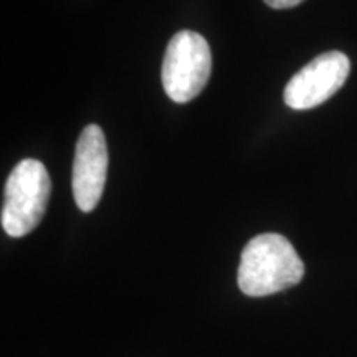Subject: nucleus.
<instances>
[{
  "label": "nucleus",
  "mask_w": 357,
  "mask_h": 357,
  "mask_svg": "<svg viewBox=\"0 0 357 357\" xmlns=\"http://www.w3.org/2000/svg\"><path fill=\"white\" fill-rule=\"evenodd\" d=\"M50 190V176L40 160L24 159L13 167L2 207V229L8 236H25L42 222Z\"/></svg>",
  "instance_id": "2"
},
{
  "label": "nucleus",
  "mask_w": 357,
  "mask_h": 357,
  "mask_svg": "<svg viewBox=\"0 0 357 357\" xmlns=\"http://www.w3.org/2000/svg\"><path fill=\"white\" fill-rule=\"evenodd\" d=\"M303 276L305 265L289 240L261 234L245 245L236 281L247 296L261 298L294 287Z\"/></svg>",
  "instance_id": "1"
},
{
  "label": "nucleus",
  "mask_w": 357,
  "mask_h": 357,
  "mask_svg": "<svg viewBox=\"0 0 357 357\" xmlns=\"http://www.w3.org/2000/svg\"><path fill=\"white\" fill-rule=\"evenodd\" d=\"M301 2H305V0H265V3L268 7L276 8V10H283V8H293V7L300 6Z\"/></svg>",
  "instance_id": "6"
},
{
  "label": "nucleus",
  "mask_w": 357,
  "mask_h": 357,
  "mask_svg": "<svg viewBox=\"0 0 357 357\" xmlns=\"http://www.w3.org/2000/svg\"><path fill=\"white\" fill-rule=\"evenodd\" d=\"M108 160L105 132L96 124H89L78 137L71 177L75 202L82 212H91L100 204L108 174Z\"/></svg>",
  "instance_id": "5"
},
{
  "label": "nucleus",
  "mask_w": 357,
  "mask_h": 357,
  "mask_svg": "<svg viewBox=\"0 0 357 357\" xmlns=\"http://www.w3.org/2000/svg\"><path fill=\"white\" fill-rule=\"evenodd\" d=\"M212 53L197 32L182 30L171 38L162 61V86L176 102L197 98L211 78Z\"/></svg>",
  "instance_id": "3"
},
{
  "label": "nucleus",
  "mask_w": 357,
  "mask_h": 357,
  "mask_svg": "<svg viewBox=\"0 0 357 357\" xmlns=\"http://www.w3.org/2000/svg\"><path fill=\"white\" fill-rule=\"evenodd\" d=\"M351 61L342 52L316 56L298 71L284 88V102L291 109H311L336 95L346 83Z\"/></svg>",
  "instance_id": "4"
}]
</instances>
